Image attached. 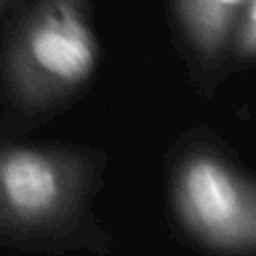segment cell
<instances>
[{
  "instance_id": "1",
  "label": "cell",
  "mask_w": 256,
  "mask_h": 256,
  "mask_svg": "<svg viewBox=\"0 0 256 256\" xmlns=\"http://www.w3.org/2000/svg\"><path fill=\"white\" fill-rule=\"evenodd\" d=\"M96 62V38L76 2L50 0L6 50L4 94L24 114L42 112L84 84Z\"/></svg>"
},
{
  "instance_id": "2",
  "label": "cell",
  "mask_w": 256,
  "mask_h": 256,
  "mask_svg": "<svg viewBox=\"0 0 256 256\" xmlns=\"http://www.w3.org/2000/svg\"><path fill=\"white\" fill-rule=\"evenodd\" d=\"M80 182L76 156L0 140V240L36 242L54 234L72 214Z\"/></svg>"
},
{
  "instance_id": "3",
  "label": "cell",
  "mask_w": 256,
  "mask_h": 256,
  "mask_svg": "<svg viewBox=\"0 0 256 256\" xmlns=\"http://www.w3.org/2000/svg\"><path fill=\"white\" fill-rule=\"evenodd\" d=\"M176 204L186 226L220 250L256 248V186L210 156L190 158L178 172Z\"/></svg>"
},
{
  "instance_id": "4",
  "label": "cell",
  "mask_w": 256,
  "mask_h": 256,
  "mask_svg": "<svg viewBox=\"0 0 256 256\" xmlns=\"http://www.w3.org/2000/svg\"><path fill=\"white\" fill-rule=\"evenodd\" d=\"M248 0H176V14L202 54H216L230 38Z\"/></svg>"
},
{
  "instance_id": "5",
  "label": "cell",
  "mask_w": 256,
  "mask_h": 256,
  "mask_svg": "<svg viewBox=\"0 0 256 256\" xmlns=\"http://www.w3.org/2000/svg\"><path fill=\"white\" fill-rule=\"evenodd\" d=\"M236 44L244 56H256V0H248L238 18Z\"/></svg>"
}]
</instances>
